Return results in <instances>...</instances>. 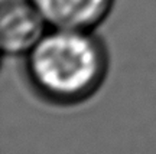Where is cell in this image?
<instances>
[{"label":"cell","instance_id":"3957f363","mask_svg":"<svg viewBox=\"0 0 156 154\" xmlns=\"http://www.w3.org/2000/svg\"><path fill=\"white\" fill-rule=\"evenodd\" d=\"M52 28L93 30L112 10L114 0H29Z\"/></svg>","mask_w":156,"mask_h":154},{"label":"cell","instance_id":"7a4b0ae2","mask_svg":"<svg viewBox=\"0 0 156 154\" xmlns=\"http://www.w3.org/2000/svg\"><path fill=\"white\" fill-rule=\"evenodd\" d=\"M46 22L29 0H5L0 40L6 55H26L46 33Z\"/></svg>","mask_w":156,"mask_h":154},{"label":"cell","instance_id":"6da1fadb","mask_svg":"<svg viewBox=\"0 0 156 154\" xmlns=\"http://www.w3.org/2000/svg\"><path fill=\"white\" fill-rule=\"evenodd\" d=\"M25 56L29 87L39 98L59 107L90 99L108 71L104 43L84 29L52 28Z\"/></svg>","mask_w":156,"mask_h":154}]
</instances>
